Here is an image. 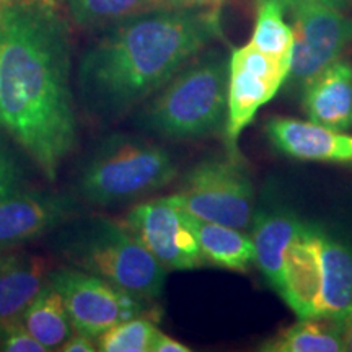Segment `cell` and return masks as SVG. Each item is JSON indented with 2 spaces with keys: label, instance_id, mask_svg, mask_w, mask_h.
<instances>
[{
  "label": "cell",
  "instance_id": "cell-9",
  "mask_svg": "<svg viewBox=\"0 0 352 352\" xmlns=\"http://www.w3.org/2000/svg\"><path fill=\"white\" fill-rule=\"evenodd\" d=\"M124 226L164 264L166 271L199 270L206 264L188 214L171 196L134 206Z\"/></svg>",
  "mask_w": 352,
  "mask_h": 352
},
{
  "label": "cell",
  "instance_id": "cell-8",
  "mask_svg": "<svg viewBox=\"0 0 352 352\" xmlns=\"http://www.w3.org/2000/svg\"><path fill=\"white\" fill-rule=\"evenodd\" d=\"M292 12L294 51L287 77L303 91L321 70L336 63L352 44V19L331 3H300Z\"/></svg>",
  "mask_w": 352,
  "mask_h": 352
},
{
  "label": "cell",
  "instance_id": "cell-3",
  "mask_svg": "<svg viewBox=\"0 0 352 352\" xmlns=\"http://www.w3.org/2000/svg\"><path fill=\"white\" fill-rule=\"evenodd\" d=\"M228 63L217 52L186 64L140 113V126L175 140L214 134L227 120Z\"/></svg>",
  "mask_w": 352,
  "mask_h": 352
},
{
  "label": "cell",
  "instance_id": "cell-25",
  "mask_svg": "<svg viewBox=\"0 0 352 352\" xmlns=\"http://www.w3.org/2000/svg\"><path fill=\"white\" fill-rule=\"evenodd\" d=\"M21 173L7 148L0 145V199L20 192Z\"/></svg>",
  "mask_w": 352,
  "mask_h": 352
},
{
  "label": "cell",
  "instance_id": "cell-12",
  "mask_svg": "<svg viewBox=\"0 0 352 352\" xmlns=\"http://www.w3.org/2000/svg\"><path fill=\"white\" fill-rule=\"evenodd\" d=\"M70 212L63 197L15 192L0 199V250L21 245L59 226Z\"/></svg>",
  "mask_w": 352,
  "mask_h": 352
},
{
  "label": "cell",
  "instance_id": "cell-18",
  "mask_svg": "<svg viewBox=\"0 0 352 352\" xmlns=\"http://www.w3.org/2000/svg\"><path fill=\"white\" fill-rule=\"evenodd\" d=\"M192 228L206 263L235 272H246L254 263L256 252L253 239L240 228L204 222L196 217H192Z\"/></svg>",
  "mask_w": 352,
  "mask_h": 352
},
{
  "label": "cell",
  "instance_id": "cell-6",
  "mask_svg": "<svg viewBox=\"0 0 352 352\" xmlns=\"http://www.w3.org/2000/svg\"><path fill=\"white\" fill-rule=\"evenodd\" d=\"M173 197L192 217L245 230L254 215V189L239 158H209L184 176Z\"/></svg>",
  "mask_w": 352,
  "mask_h": 352
},
{
  "label": "cell",
  "instance_id": "cell-29",
  "mask_svg": "<svg viewBox=\"0 0 352 352\" xmlns=\"http://www.w3.org/2000/svg\"><path fill=\"white\" fill-rule=\"evenodd\" d=\"M341 336L344 351L352 352V311L341 320Z\"/></svg>",
  "mask_w": 352,
  "mask_h": 352
},
{
  "label": "cell",
  "instance_id": "cell-28",
  "mask_svg": "<svg viewBox=\"0 0 352 352\" xmlns=\"http://www.w3.org/2000/svg\"><path fill=\"white\" fill-rule=\"evenodd\" d=\"M191 349L183 344V342L173 340V338L166 336L162 331H158L155 341L152 344L151 352H189Z\"/></svg>",
  "mask_w": 352,
  "mask_h": 352
},
{
  "label": "cell",
  "instance_id": "cell-24",
  "mask_svg": "<svg viewBox=\"0 0 352 352\" xmlns=\"http://www.w3.org/2000/svg\"><path fill=\"white\" fill-rule=\"evenodd\" d=\"M2 351L7 352H46L47 349L26 329L21 320L0 324Z\"/></svg>",
  "mask_w": 352,
  "mask_h": 352
},
{
  "label": "cell",
  "instance_id": "cell-15",
  "mask_svg": "<svg viewBox=\"0 0 352 352\" xmlns=\"http://www.w3.org/2000/svg\"><path fill=\"white\" fill-rule=\"evenodd\" d=\"M50 261L33 253L0 254V324L20 320L46 284Z\"/></svg>",
  "mask_w": 352,
  "mask_h": 352
},
{
  "label": "cell",
  "instance_id": "cell-19",
  "mask_svg": "<svg viewBox=\"0 0 352 352\" xmlns=\"http://www.w3.org/2000/svg\"><path fill=\"white\" fill-rule=\"evenodd\" d=\"M20 320L47 351H59L74 331L64 298L51 283L43 285Z\"/></svg>",
  "mask_w": 352,
  "mask_h": 352
},
{
  "label": "cell",
  "instance_id": "cell-4",
  "mask_svg": "<svg viewBox=\"0 0 352 352\" xmlns=\"http://www.w3.org/2000/svg\"><path fill=\"white\" fill-rule=\"evenodd\" d=\"M176 173L175 160L160 145L113 134L87 160L78 176V192L90 204H122L166 186Z\"/></svg>",
  "mask_w": 352,
  "mask_h": 352
},
{
  "label": "cell",
  "instance_id": "cell-27",
  "mask_svg": "<svg viewBox=\"0 0 352 352\" xmlns=\"http://www.w3.org/2000/svg\"><path fill=\"white\" fill-rule=\"evenodd\" d=\"M165 8H214L220 10L230 0H164Z\"/></svg>",
  "mask_w": 352,
  "mask_h": 352
},
{
  "label": "cell",
  "instance_id": "cell-16",
  "mask_svg": "<svg viewBox=\"0 0 352 352\" xmlns=\"http://www.w3.org/2000/svg\"><path fill=\"white\" fill-rule=\"evenodd\" d=\"M303 226L296 215L287 210H271L254 217L252 239L256 258L254 263L280 296L285 254Z\"/></svg>",
  "mask_w": 352,
  "mask_h": 352
},
{
  "label": "cell",
  "instance_id": "cell-26",
  "mask_svg": "<svg viewBox=\"0 0 352 352\" xmlns=\"http://www.w3.org/2000/svg\"><path fill=\"white\" fill-rule=\"evenodd\" d=\"M63 352H95L96 351V340L91 336H87L83 333H72L67 341L60 346Z\"/></svg>",
  "mask_w": 352,
  "mask_h": 352
},
{
  "label": "cell",
  "instance_id": "cell-5",
  "mask_svg": "<svg viewBox=\"0 0 352 352\" xmlns=\"http://www.w3.org/2000/svg\"><path fill=\"white\" fill-rule=\"evenodd\" d=\"M65 256L78 270L108 280L140 300L162 296L166 270L124 226L109 219H94L67 240Z\"/></svg>",
  "mask_w": 352,
  "mask_h": 352
},
{
  "label": "cell",
  "instance_id": "cell-23",
  "mask_svg": "<svg viewBox=\"0 0 352 352\" xmlns=\"http://www.w3.org/2000/svg\"><path fill=\"white\" fill-rule=\"evenodd\" d=\"M160 329L145 316L121 321L96 338L100 352H151Z\"/></svg>",
  "mask_w": 352,
  "mask_h": 352
},
{
  "label": "cell",
  "instance_id": "cell-30",
  "mask_svg": "<svg viewBox=\"0 0 352 352\" xmlns=\"http://www.w3.org/2000/svg\"><path fill=\"white\" fill-rule=\"evenodd\" d=\"M280 3H283L285 10H290L292 7L296 6H300V3H310V2H318V3H331V6H338L340 7L344 0H279Z\"/></svg>",
  "mask_w": 352,
  "mask_h": 352
},
{
  "label": "cell",
  "instance_id": "cell-32",
  "mask_svg": "<svg viewBox=\"0 0 352 352\" xmlns=\"http://www.w3.org/2000/svg\"><path fill=\"white\" fill-rule=\"evenodd\" d=\"M0 351H2V336H0Z\"/></svg>",
  "mask_w": 352,
  "mask_h": 352
},
{
  "label": "cell",
  "instance_id": "cell-17",
  "mask_svg": "<svg viewBox=\"0 0 352 352\" xmlns=\"http://www.w3.org/2000/svg\"><path fill=\"white\" fill-rule=\"evenodd\" d=\"M321 292L316 316L342 320L352 311V250L318 232Z\"/></svg>",
  "mask_w": 352,
  "mask_h": 352
},
{
  "label": "cell",
  "instance_id": "cell-14",
  "mask_svg": "<svg viewBox=\"0 0 352 352\" xmlns=\"http://www.w3.org/2000/svg\"><path fill=\"white\" fill-rule=\"evenodd\" d=\"M308 121L336 131L352 127V65L336 60L303 88Z\"/></svg>",
  "mask_w": 352,
  "mask_h": 352
},
{
  "label": "cell",
  "instance_id": "cell-21",
  "mask_svg": "<svg viewBox=\"0 0 352 352\" xmlns=\"http://www.w3.org/2000/svg\"><path fill=\"white\" fill-rule=\"evenodd\" d=\"M74 25L83 30H104L139 13L165 8L164 0H57Z\"/></svg>",
  "mask_w": 352,
  "mask_h": 352
},
{
  "label": "cell",
  "instance_id": "cell-13",
  "mask_svg": "<svg viewBox=\"0 0 352 352\" xmlns=\"http://www.w3.org/2000/svg\"><path fill=\"white\" fill-rule=\"evenodd\" d=\"M321 292L318 232L303 227L290 243L284 263L280 297L298 318L316 316Z\"/></svg>",
  "mask_w": 352,
  "mask_h": 352
},
{
  "label": "cell",
  "instance_id": "cell-2",
  "mask_svg": "<svg viewBox=\"0 0 352 352\" xmlns=\"http://www.w3.org/2000/svg\"><path fill=\"white\" fill-rule=\"evenodd\" d=\"M220 34L214 8H158L118 21L78 60L77 103L100 124L121 120Z\"/></svg>",
  "mask_w": 352,
  "mask_h": 352
},
{
  "label": "cell",
  "instance_id": "cell-31",
  "mask_svg": "<svg viewBox=\"0 0 352 352\" xmlns=\"http://www.w3.org/2000/svg\"><path fill=\"white\" fill-rule=\"evenodd\" d=\"M10 2H20V0H0V3H10Z\"/></svg>",
  "mask_w": 352,
  "mask_h": 352
},
{
  "label": "cell",
  "instance_id": "cell-20",
  "mask_svg": "<svg viewBox=\"0 0 352 352\" xmlns=\"http://www.w3.org/2000/svg\"><path fill=\"white\" fill-rule=\"evenodd\" d=\"M266 352H340L344 351L341 336V320L328 316L298 318L277 333L270 341L263 342Z\"/></svg>",
  "mask_w": 352,
  "mask_h": 352
},
{
  "label": "cell",
  "instance_id": "cell-1",
  "mask_svg": "<svg viewBox=\"0 0 352 352\" xmlns=\"http://www.w3.org/2000/svg\"><path fill=\"white\" fill-rule=\"evenodd\" d=\"M0 129L50 182L76 151L72 41L54 0L0 3Z\"/></svg>",
  "mask_w": 352,
  "mask_h": 352
},
{
  "label": "cell",
  "instance_id": "cell-11",
  "mask_svg": "<svg viewBox=\"0 0 352 352\" xmlns=\"http://www.w3.org/2000/svg\"><path fill=\"white\" fill-rule=\"evenodd\" d=\"M264 132L277 151L290 158L352 165V135L344 131L294 118H271Z\"/></svg>",
  "mask_w": 352,
  "mask_h": 352
},
{
  "label": "cell",
  "instance_id": "cell-22",
  "mask_svg": "<svg viewBox=\"0 0 352 352\" xmlns=\"http://www.w3.org/2000/svg\"><path fill=\"white\" fill-rule=\"evenodd\" d=\"M284 6L279 0H258L256 21L250 44L280 63L292 64L294 33L284 20Z\"/></svg>",
  "mask_w": 352,
  "mask_h": 352
},
{
  "label": "cell",
  "instance_id": "cell-7",
  "mask_svg": "<svg viewBox=\"0 0 352 352\" xmlns=\"http://www.w3.org/2000/svg\"><path fill=\"white\" fill-rule=\"evenodd\" d=\"M290 64L264 54L253 44L236 47L228 60L227 120L223 135L228 157L239 158V139L259 108L271 101L287 82Z\"/></svg>",
  "mask_w": 352,
  "mask_h": 352
},
{
  "label": "cell",
  "instance_id": "cell-10",
  "mask_svg": "<svg viewBox=\"0 0 352 352\" xmlns=\"http://www.w3.org/2000/svg\"><path fill=\"white\" fill-rule=\"evenodd\" d=\"M47 283L63 296L74 331L95 340L114 324L144 314L140 298L87 271L64 267L47 276Z\"/></svg>",
  "mask_w": 352,
  "mask_h": 352
}]
</instances>
